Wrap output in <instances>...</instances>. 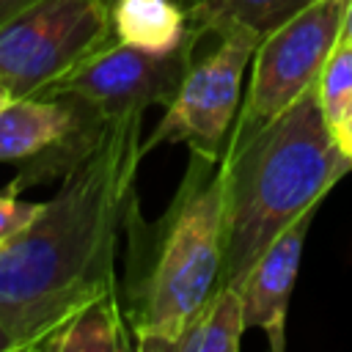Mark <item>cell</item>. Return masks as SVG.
<instances>
[{"mask_svg": "<svg viewBox=\"0 0 352 352\" xmlns=\"http://www.w3.org/2000/svg\"><path fill=\"white\" fill-rule=\"evenodd\" d=\"M8 99H11V94H8V88H6L3 82H0V107H3V104H6Z\"/></svg>", "mask_w": 352, "mask_h": 352, "instance_id": "cell-19", "label": "cell"}, {"mask_svg": "<svg viewBox=\"0 0 352 352\" xmlns=\"http://www.w3.org/2000/svg\"><path fill=\"white\" fill-rule=\"evenodd\" d=\"M198 36L201 30L192 28L173 52H148L113 38L60 77L44 96H77L104 118L151 104L168 107L190 66Z\"/></svg>", "mask_w": 352, "mask_h": 352, "instance_id": "cell-7", "label": "cell"}, {"mask_svg": "<svg viewBox=\"0 0 352 352\" xmlns=\"http://www.w3.org/2000/svg\"><path fill=\"white\" fill-rule=\"evenodd\" d=\"M333 135H336V143H338V148L352 160V107H349V113H346V118L338 124V126H333Z\"/></svg>", "mask_w": 352, "mask_h": 352, "instance_id": "cell-16", "label": "cell"}, {"mask_svg": "<svg viewBox=\"0 0 352 352\" xmlns=\"http://www.w3.org/2000/svg\"><path fill=\"white\" fill-rule=\"evenodd\" d=\"M344 41L352 44V0H349V8H346V22H344Z\"/></svg>", "mask_w": 352, "mask_h": 352, "instance_id": "cell-18", "label": "cell"}, {"mask_svg": "<svg viewBox=\"0 0 352 352\" xmlns=\"http://www.w3.org/2000/svg\"><path fill=\"white\" fill-rule=\"evenodd\" d=\"M143 110L104 118L41 212L0 245V319L14 349H38L80 305L118 292L116 253L135 209Z\"/></svg>", "mask_w": 352, "mask_h": 352, "instance_id": "cell-1", "label": "cell"}, {"mask_svg": "<svg viewBox=\"0 0 352 352\" xmlns=\"http://www.w3.org/2000/svg\"><path fill=\"white\" fill-rule=\"evenodd\" d=\"M212 36L214 44L201 50V30L176 96L165 107L162 121L143 143L146 154L162 140H182L190 148L220 154L223 143L228 140V129L234 126V118L239 113L242 77L245 69L253 63L261 30L234 22L212 28Z\"/></svg>", "mask_w": 352, "mask_h": 352, "instance_id": "cell-6", "label": "cell"}, {"mask_svg": "<svg viewBox=\"0 0 352 352\" xmlns=\"http://www.w3.org/2000/svg\"><path fill=\"white\" fill-rule=\"evenodd\" d=\"M308 0H195L187 14L190 25L198 30H212L223 25H250L256 30H270L286 16H292Z\"/></svg>", "mask_w": 352, "mask_h": 352, "instance_id": "cell-12", "label": "cell"}, {"mask_svg": "<svg viewBox=\"0 0 352 352\" xmlns=\"http://www.w3.org/2000/svg\"><path fill=\"white\" fill-rule=\"evenodd\" d=\"M316 94L330 129L338 126L352 107V44L349 41L341 38L330 52L316 80Z\"/></svg>", "mask_w": 352, "mask_h": 352, "instance_id": "cell-13", "label": "cell"}, {"mask_svg": "<svg viewBox=\"0 0 352 352\" xmlns=\"http://www.w3.org/2000/svg\"><path fill=\"white\" fill-rule=\"evenodd\" d=\"M352 170L322 113L316 85L258 129L231 138L223 157L226 261L223 283L245 280L270 242Z\"/></svg>", "mask_w": 352, "mask_h": 352, "instance_id": "cell-2", "label": "cell"}, {"mask_svg": "<svg viewBox=\"0 0 352 352\" xmlns=\"http://www.w3.org/2000/svg\"><path fill=\"white\" fill-rule=\"evenodd\" d=\"M41 0H0V28H6L11 19H16L19 14L30 11L33 6H38Z\"/></svg>", "mask_w": 352, "mask_h": 352, "instance_id": "cell-15", "label": "cell"}, {"mask_svg": "<svg viewBox=\"0 0 352 352\" xmlns=\"http://www.w3.org/2000/svg\"><path fill=\"white\" fill-rule=\"evenodd\" d=\"M113 38L148 52L179 50L192 25L184 6L176 0H113Z\"/></svg>", "mask_w": 352, "mask_h": 352, "instance_id": "cell-9", "label": "cell"}, {"mask_svg": "<svg viewBox=\"0 0 352 352\" xmlns=\"http://www.w3.org/2000/svg\"><path fill=\"white\" fill-rule=\"evenodd\" d=\"M113 0H41L0 28V82L11 96H44L77 63L113 41Z\"/></svg>", "mask_w": 352, "mask_h": 352, "instance_id": "cell-5", "label": "cell"}, {"mask_svg": "<svg viewBox=\"0 0 352 352\" xmlns=\"http://www.w3.org/2000/svg\"><path fill=\"white\" fill-rule=\"evenodd\" d=\"M132 346L135 341L126 338L118 292L88 300L38 344V349L50 352H121Z\"/></svg>", "mask_w": 352, "mask_h": 352, "instance_id": "cell-10", "label": "cell"}, {"mask_svg": "<svg viewBox=\"0 0 352 352\" xmlns=\"http://www.w3.org/2000/svg\"><path fill=\"white\" fill-rule=\"evenodd\" d=\"M44 201H22L16 195H0V245H6L11 236H16L38 212Z\"/></svg>", "mask_w": 352, "mask_h": 352, "instance_id": "cell-14", "label": "cell"}, {"mask_svg": "<svg viewBox=\"0 0 352 352\" xmlns=\"http://www.w3.org/2000/svg\"><path fill=\"white\" fill-rule=\"evenodd\" d=\"M346 8L349 0H308L261 33L231 138L258 129L316 85L330 52L344 38Z\"/></svg>", "mask_w": 352, "mask_h": 352, "instance_id": "cell-4", "label": "cell"}, {"mask_svg": "<svg viewBox=\"0 0 352 352\" xmlns=\"http://www.w3.org/2000/svg\"><path fill=\"white\" fill-rule=\"evenodd\" d=\"M182 187L160 223L146 270L132 289L138 349L168 352L192 316L223 286L226 182L220 154L190 148Z\"/></svg>", "mask_w": 352, "mask_h": 352, "instance_id": "cell-3", "label": "cell"}, {"mask_svg": "<svg viewBox=\"0 0 352 352\" xmlns=\"http://www.w3.org/2000/svg\"><path fill=\"white\" fill-rule=\"evenodd\" d=\"M316 212L319 209L305 212L286 231H280L270 242V248L258 256V261L250 267L245 280L239 283L248 327L264 330V336L275 352H283V346H286L289 297L294 292L305 236H308V228H311Z\"/></svg>", "mask_w": 352, "mask_h": 352, "instance_id": "cell-8", "label": "cell"}, {"mask_svg": "<svg viewBox=\"0 0 352 352\" xmlns=\"http://www.w3.org/2000/svg\"><path fill=\"white\" fill-rule=\"evenodd\" d=\"M248 330L242 292L223 283L209 302L192 316L168 352H236Z\"/></svg>", "mask_w": 352, "mask_h": 352, "instance_id": "cell-11", "label": "cell"}, {"mask_svg": "<svg viewBox=\"0 0 352 352\" xmlns=\"http://www.w3.org/2000/svg\"><path fill=\"white\" fill-rule=\"evenodd\" d=\"M0 352H16L14 349V338H11L8 327L3 324V319H0Z\"/></svg>", "mask_w": 352, "mask_h": 352, "instance_id": "cell-17", "label": "cell"}]
</instances>
